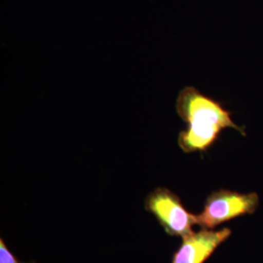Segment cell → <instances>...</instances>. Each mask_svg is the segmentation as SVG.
I'll return each instance as SVG.
<instances>
[{"mask_svg": "<svg viewBox=\"0 0 263 263\" xmlns=\"http://www.w3.org/2000/svg\"><path fill=\"white\" fill-rule=\"evenodd\" d=\"M258 205L259 198L254 192L240 193L227 189L217 190L208 196L203 211L196 215L197 226L203 229H214L238 216L253 215Z\"/></svg>", "mask_w": 263, "mask_h": 263, "instance_id": "cell-1", "label": "cell"}, {"mask_svg": "<svg viewBox=\"0 0 263 263\" xmlns=\"http://www.w3.org/2000/svg\"><path fill=\"white\" fill-rule=\"evenodd\" d=\"M144 207L168 235L184 238L193 233L192 226H197L196 215L189 213L179 196L168 188L154 189L145 199Z\"/></svg>", "mask_w": 263, "mask_h": 263, "instance_id": "cell-2", "label": "cell"}, {"mask_svg": "<svg viewBox=\"0 0 263 263\" xmlns=\"http://www.w3.org/2000/svg\"><path fill=\"white\" fill-rule=\"evenodd\" d=\"M176 109L179 117L187 125H215L223 130L227 128L235 129L244 135L242 129L233 122L229 111L194 87H184L179 92Z\"/></svg>", "mask_w": 263, "mask_h": 263, "instance_id": "cell-3", "label": "cell"}, {"mask_svg": "<svg viewBox=\"0 0 263 263\" xmlns=\"http://www.w3.org/2000/svg\"><path fill=\"white\" fill-rule=\"evenodd\" d=\"M231 235L229 228L220 230L202 229L182 238L179 250L174 254L172 263H205L216 249Z\"/></svg>", "mask_w": 263, "mask_h": 263, "instance_id": "cell-4", "label": "cell"}, {"mask_svg": "<svg viewBox=\"0 0 263 263\" xmlns=\"http://www.w3.org/2000/svg\"><path fill=\"white\" fill-rule=\"evenodd\" d=\"M222 130L215 125H187L185 130L179 133V147L185 153L205 152L216 142Z\"/></svg>", "mask_w": 263, "mask_h": 263, "instance_id": "cell-5", "label": "cell"}, {"mask_svg": "<svg viewBox=\"0 0 263 263\" xmlns=\"http://www.w3.org/2000/svg\"><path fill=\"white\" fill-rule=\"evenodd\" d=\"M0 263H23L15 257L4 243L3 239H0Z\"/></svg>", "mask_w": 263, "mask_h": 263, "instance_id": "cell-6", "label": "cell"}, {"mask_svg": "<svg viewBox=\"0 0 263 263\" xmlns=\"http://www.w3.org/2000/svg\"><path fill=\"white\" fill-rule=\"evenodd\" d=\"M31 263H34V262H31Z\"/></svg>", "mask_w": 263, "mask_h": 263, "instance_id": "cell-7", "label": "cell"}]
</instances>
